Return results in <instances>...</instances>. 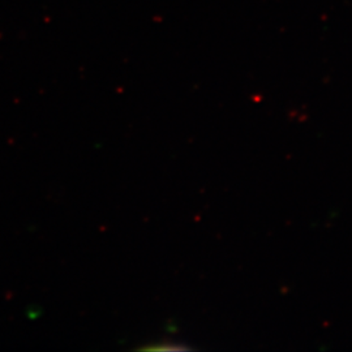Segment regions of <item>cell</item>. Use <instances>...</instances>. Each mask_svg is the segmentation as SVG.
I'll return each mask as SVG.
<instances>
[{"mask_svg":"<svg viewBox=\"0 0 352 352\" xmlns=\"http://www.w3.org/2000/svg\"><path fill=\"white\" fill-rule=\"evenodd\" d=\"M188 349V346L182 344L175 340H161V342H154L151 344H148V346L142 347L141 350H146V351H186Z\"/></svg>","mask_w":352,"mask_h":352,"instance_id":"6da1fadb","label":"cell"}]
</instances>
